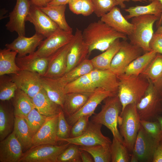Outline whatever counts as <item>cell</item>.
Returning <instances> with one entry per match:
<instances>
[{"mask_svg": "<svg viewBox=\"0 0 162 162\" xmlns=\"http://www.w3.org/2000/svg\"><path fill=\"white\" fill-rule=\"evenodd\" d=\"M42 88L50 99L62 109L66 93L64 88L56 79L41 76Z\"/></svg>", "mask_w": 162, "mask_h": 162, "instance_id": "d4e9b609", "label": "cell"}, {"mask_svg": "<svg viewBox=\"0 0 162 162\" xmlns=\"http://www.w3.org/2000/svg\"><path fill=\"white\" fill-rule=\"evenodd\" d=\"M102 126L101 124L89 121L86 130L81 135L76 137L62 139L61 141L79 146L100 145L110 146L112 142L109 137L102 134L101 130Z\"/></svg>", "mask_w": 162, "mask_h": 162, "instance_id": "30bf717a", "label": "cell"}, {"mask_svg": "<svg viewBox=\"0 0 162 162\" xmlns=\"http://www.w3.org/2000/svg\"><path fill=\"white\" fill-rule=\"evenodd\" d=\"M32 5L39 8L46 6L48 3V0H30Z\"/></svg>", "mask_w": 162, "mask_h": 162, "instance_id": "f5cc1de1", "label": "cell"}, {"mask_svg": "<svg viewBox=\"0 0 162 162\" xmlns=\"http://www.w3.org/2000/svg\"><path fill=\"white\" fill-rule=\"evenodd\" d=\"M0 76V100L4 101L13 98L18 88L16 84L10 78Z\"/></svg>", "mask_w": 162, "mask_h": 162, "instance_id": "60d3db41", "label": "cell"}, {"mask_svg": "<svg viewBox=\"0 0 162 162\" xmlns=\"http://www.w3.org/2000/svg\"><path fill=\"white\" fill-rule=\"evenodd\" d=\"M80 155L82 162H94L92 156L87 151L80 149Z\"/></svg>", "mask_w": 162, "mask_h": 162, "instance_id": "816d5d0a", "label": "cell"}, {"mask_svg": "<svg viewBox=\"0 0 162 162\" xmlns=\"http://www.w3.org/2000/svg\"><path fill=\"white\" fill-rule=\"evenodd\" d=\"M160 35H161L162 36V34H160Z\"/></svg>", "mask_w": 162, "mask_h": 162, "instance_id": "03108f58", "label": "cell"}, {"mask_svg": "<svg viewBox=\"0 0 162 162\" xmlns=\"http://www.w3.org/2000/svg\"><path fill=\"white\" fill-rule=\"evenodd\" d=\"M110 149L111 162H130V156L127 148L124 144L114 137Z\"/></svg>", "mask_w": 162, "mask_h": 162, "instance_id": "f35d334b", "label": "cell"}, {"mask_svg": "<svg viewBox=\"0 0 162 162\" xmlns=\"http://www.w3.org/2000/svg\"><path fill=\"white\" fill-rule=\"evenodd\" d=\"M104 100L100 111L94 114L91 121L105 126L111 131L114 138L124 144L118 128V118L122 109L118 95L117 94L108 97Z\"/></svg>", "mask_w": 162, "mask_h": 162, "instance_id": "3957f363", "label": "cell"}, {"mask_svg": "<svg viewBox=\"0 0 162 162\" xmlns=\"http://www.w3.org/2000/svg\"><path fill=\"white\" fill-rule=\"evenodd\" d=\"M159 142L148 134L141 125L132 153L136 156L139 162H152L154 153Z\"/></svg>", "mask_w": 162, "mask_h": 162, "instance_id": "8fae6325", "label": "cell"}, {"mask_svg": "<svg viewBox=\"0 0 162 162\" xmlns=\"http://www.w3.org/2000/svg\"><path fill=\"white\" fill-rule=\"evenodd\" d=\"M148 0L149 2H152L154 0Z\"/></svg>", "mask_w": 162, "mask_h": 162, "instance_id": "be15d7a7", "label": "cell"}, {"mask_svg": "<svg viewBox=\"0 0 162 162\" xmlns=\"http://www.w3.org/2000/svg\"><path fill=\"white\" fill-rule=\"evenodd\" d=\"M82 32L76 28L73 42L67 55L65 73L81 64L88 55V46L82 38Z\"/></svg>", "mask_w": 162, "mask_h": 162, "instance_id": "9a60e30c", "label": "cell"}, {"mask_svg": "<svg viewBox=\"0 0 162 162\" xmlns=\"http://www.w3.org/2000/svg\"><path fill=\"white\" fill-rule=\"evenodd\" d=\"M153 84L162 98V76L156 82Z\"/></svg>", "mask_w": 162, "mask_h": 162, "instance_id": "11a10c76", "label": "cell"}, {"mask_svg": "<svg viewBox=\"0 0 162 162\" xmlns=\"http://www.w3.org/2000/svg\"><path fill=\"white\" fill-rule=\"evenodd\" d=\"M17 53L7 48L0 50V76L14 74L21 70L16 62Z\"/></svg>", "mask_w": 162, "mask_h": 162, "instance_id": "f546056e", "label": "cell"}, {"mask_svg": "<svg viewBox=\"0 0 162 162\" xmlns=\"http://www.w3.org/2000/svg\"><path fill=\"white\" fill-rule=\"evenodd\" d=\"M44 38L36 33L30 37L18 36L12 42L6 44L5 46L6 48L16 52L17 56L22 57L33 53Z\"/></svg>", "mask_w": 162, "mask_h": 162, "instance_id": "44dd1931", "label": "cell"}, {"mask_svg": "<svg viewBox=\"0 0 162 162\" xmlns=\"http://www.w3.org/2000/svg\"><path fill=\"white\" fill-rule=\"evenodd\" d=\"M71 0H53L49 2L52 5H66Z\"/></svg>", "mask_w": 162, "mask_h": 162, "instance_id": "db71d44e", "label": "cell"}, {"mask_svg": "<svg viewBox=\"0 0 162 162\" xmlns=\"http://www.w3.org/2000/svg\"><path fill=\"white\" fill-rule=\"evenodd\" d=\"M26 21L32 23L36 33L42 35L45 38L60 28L40 8L32 5Z\"/></svg>", "mask_w": 162, "mask_h": 162, "instance_id": "4fadbf2b", "label": "cell"}, {"mask_svg": "<svg viewBox=\"0 0 162 162\" xmlns=\"http://www.w3.org/2000/svg\"><path fill=\"white\" fill-rule=\"evenodd\" d=\"M151 50L162 54V36L154 33L150 43Z\"/></svg>", "mask_w": 162, "mask_h": 162, "instance_id": "7dc6e473", "label": "cell"}, {"mask_svg": "<svg viewBox=\"0 0 162 162\" xmlns=\"http://www.w3.org/2000/svg\"><path fill=\"white\" fill-rule=\"evenodd\" d=\"M66 5H52L48 3L45 7L40 8L60 28L67 31L72 32L68 24L65 16Z\"/></svg>", "mask_w": 162, "mask_h": 162, "instance_id": "4dcf8cb0", "label": "cell"}, {"mask_svg": "<svg viewBox=\"0 0 162 162\" xmlns=\"http://www.w3.org/2000/svg\"><path fill=\"white\" fill-rule=\"evenodd\" d=\"M141 126L145 131L153 138L159 141L162 139V132L158 122L141 120Z\"/></svg>", "mask_w": 162, "mask_h": 162, "instance_id": "f6af8a7d", "label": "cell"}, {"mask_svg": "<svg viewBox=\"0 0 162 162\" xmlns=\"http://www.w3.org/2000/svg\"><path fill=\"white\" fill-rule=\"evenodd\" d=\"M88 74L66 85L65 93L78 92L91 94L96 91L97 89L92 84Z\"/></svg>", "mask_w": 162, "mask_h": 162, "instance_id": "e575fe53", "label": "cell"}, {"mask_svg": "<svg viewBox=\"0 0 162 162\" xmlns=\"http://www.w3.org/2000/svg\"><path fill=\"white\" fill-rule=\"evenodd\" d=\"M79 147L80 149L88 152L93 157L94 162H111L110 146L99 145Z\"/></svg>", "mask_w": 162, "mask_h": 162, "instance_id": "74e56055", "label": "cell"}, {"mask_svg": "<svg viewBox=\"0 0 162 162\" xmlns=\"http://www.w3.org/2000/svg\"><path fill=\"white\" fill-rule=\"evenodd\" d=\"M152 162H162V139L159 141L156 148Z\"/></svg>", "mask_w": 162, "mask_h": 162, "instance_id": "f907efd6", "label": "cell"}, {"mask_svg": "<svg viewBox=\"0 0 162 162\" xmlns=\"http://www.w3.org/2000/svg\"><path fill=\"white\" fill-rule=\"evenodd\" d=\"M58 162H81L79 146L70 144L58 157Z\"/></svg>", "mask_w": 162, "mask_h": 162, "instance_id": "b9f144b4", "label": "cell"}, {"mask_svg": "<svg viewBox=\"0 0 162 162\" xmlns=\"http://www.w3.org/2000/svg\"><path fill=\"white\" fill-rule=\"evenodd\" d=\"M89 115L85 116L79 118L72 125L70 138H74L81 135L86 130L88 125Z\"/></svg>", "mask_w": 162, "mask_h": 162, "instance_id": "bcb514c9", "label": "cell"}, {"mask_svg": "<svg viewBox=\"0 0 162 162\" xmlns=\"http://www.w3.org/2000/svg\"><path fill=\"white\" fill-rule=\"evenodd\" d=\"M130 162H138V160L136 157L132 153L130 156Z\"/></svg>", "mask_w": 162, "mask_h": 162, "instance_id": "6f0895ef", "label": "cell"}, {"mask_svg": "<svg viewBox=\"0 0 162 162\" xmlns=\"http://www.w3.org/2000/svg\"><path fill=\"white\" fill-rule=\"evenodd\" d=\"M161 103L162 106V98H161Z\"/></svg>", "mask_w": 162, "mask_h": 162, "instance_id": "e7e4bbea", "label": "cell"}, {"mask_svg": "<svg viewBox=\"0 0 162 162\" xmlns=\"http://www.w3.org/2000/svg\"><path fill=\"white\" fill-rule=\"evenodd\" d=\"M49 59V57H33L28 55L17 56L16 62L21 70L36 72L42 76L46 71Z\"/></svg>", "mask_w": 162, "mask_h": 162, "instance_id": "603a6c76", "label": "cell"}, {"mask_svg": "<svg viewBox=\"0 0 162 162\" xmlns=\"http://www.w3.org/2000/svg\"><path fill=\"white\" fill-rule=\"evenodd\" d=\"M162 4V0H158ZM162 23V13L159 20L157 21V27L160 26Z\"/></svg>", "mask_w": 162, "mask_h": 162, "instance_id": "91938a15", "label": "cell"}, {"mask_svg": "<svg viewBox=\"0 0 162 162\" xmlns=\"http://www.w3.org/2000/svg\"><path fill=\"white\" fill-rule=\"evenodd\" d=\"M154 34H162V23L160 26L158 27L157 30Z\"/></svg>", "mask_w": 162, "mask_h": 162, "instance_id": "680465c9", "label": "cell"}, {"mask_svg": "<svg viewBox=\"0 0 162 162\" xmlns=\"http://www.w3.org/2000/svg\"><path fill=\"white\" fill-rule=\"evenodd\" d=\"M47 117L40 114L34 108L24 118L32 137L42 126Z\"/></svg>", "mask_w": 162, "mask_h": 162, "instance_id": "ab89813d", "label": "cell"}, {"mask_svg": "<svg viewBox=\"0 0 162 162\" xmlns=\"http://www.w3.org/2000/svg\"><path fill=\"white\" fill-rule=\"evenodd\" d=\"M13 113L3 104L0 105V141L11 133L14 128L15 118Z\"/></svg>", "mask_w": 162, "mask_h": 162, "instance_id": "d590c367", "label": "cell"}, {"mask_svg": "<svg viewBox=\"0 0 162 162\" xmlns=\"http://www.w3.org/2000/svg\"><path fill=\"white\" fill-rule=\"evenodd\" d=\"M74 35L72 32L67 31L60 28L42 40L31 57L48 58L58 50L69 43Z\"/></svg>", "mask_w": 162, "mask_h": 162, "instance_id": "52a82bcc", "label": "cell"}, {"mask_svg": "<svg viewBox=\"0 0 162 162\" xmlns=\"http://www.w3.org/2000/svg\"><path fill=\"white\" fill-rule=\"evenodd\" d=\"M118 3V5L122 9H124L126 8V5L124 3L125 2H129L132 1L134 2H147V0H116Z\"/></svg>", "mask_w": 162, "mask_h": 162, "instance_id": "9f6ffc18", "label": "cell"}, {"mask_svg": "<svg viewBox=\"0 0 162 162\" xmlns=\"http://www.w3.org/2000/svg\"><path fill=\"white\" fill-rule=\"evenodd\" d=\"M91 94L78 92L66 93L62 109L67 117L74 114L80 110Z\"/></svg>", "mask_w": 162, "mask_h": 162, "instance_id": "4316f807", "label": "cell"}, {"mask_svg": "<svg viewBox=\"0 0 162 162\" xmlns=\"http://www.w3.org/2000/svg\"><path fill=\"white\" fill-rule=\"evenodd\" d=\"M100 20L116 31L128 36L132 33L133 24L128 21L116 6L100 17Z\"/></svg>", "mask_w": 162, "mask_h": 162, "instance_id": "7402d4cb", "label": "cell"}, {"mask_svg": "<svg viewBox=\"0 0 162 162\" xmlns=\"http://www.w3.org/2000/svg\"><path fill=\"white\" fill-rule=\"evenodd\" d=\"M30 0H16L12 11L9 13V21L5 25L7 29L16 32L19 36H25V22L31 8Z\"/></svg>", "mask_w": 162, "mask_h": 162, "instance_id": "7c38bea8", "label": "cell"}, {"mask_svg": "<svg viewBox=\"0 0 162 162\" xmlns=\"http://www.w3.org/2000/svg\"><path fill=\"white\" fill-rule=\"evenodd\" d=\"M157 120L160 124L162 132V116H158L157 118Z\"/></svg>", "mask_w": 162, "mask_h": 162, "instance_id": "94428289", "label": "cell"}, {"mask_svg": "<svg viewBox=\"0 0 162 162\" xmlns=\"http://www.w3.org/2000/svg\"><path fill=\"white\" fill-rule=\"evenodd\" d=\"M82 38L89 48V55L94 50L104 52L117 39H127L100 20L90 23L82 32Z\"/></svg>", "mask_w": 162, "mask_h": 162, "instance_id": "6da1fadb", "label": "cell"}, {"mask_svg": "<svg viewBox=\"0 0 162 162\" xmlns=\"http://www.w3.org/2000/svg\"><path fill=\"white\" fill-rule=\"evenodd\" d=\"M120 39H116L102 53L91 59L94 69H110L111 62L120 48L121 41Z\"/></svg>", "mask_w": 162, "mask_h": 162, "instance_id": "484cf974", "label": "cell"}, {"mask_svg": "<svg viewBox=\"0 0 162 162\" xmlns=\"http://www.w3.org/2000/svg\"><path fill=\"white\" fill-rule=\"evenodd\" d=\"M74 38L69 43L49 57L47 67L45 74L42 76L56 79L61 77L65 74L67 67V54Z\"/></svg>", "mask_w": 162, "mask_h": 162, "instance_id": "2e32d148", "label": "cell"}, {"mask_svg": "<svg viewBox=\"0 0 162 162\" xmlns=\"http://www.w3.org/2000/svg\"><path fill=\"white\" fill-rule=\"evenodd\" d=\"M157 53L154 50L145 53L133 61L126 68L124 73L125 75H138L145 70Z\"/></svg>", "mask_w": 162, "mask_h": 162, "instance_id": "836d02e7", "label": "cell"}, {"mask_svg": "<svg viewBox=\"0 0 162 162\" xmlns=\"http://www.w3.org/2000/svg\"><path fill=\"white\" fill-rule=\"evenodd\" d=\"M88 74L96 89L102 88L116 94H118L119 80L117 75L110 69H94Z\"/></svg>", "mask_w": 162, "mask_h": 162, "instance_id": "d6986e66", "label": "cell"}, {"mask_svg": "<svg viewBox=\"0 0 162 162\" xmlns=\"http://www.w3.org/2000/svg\"><path fill=\"white\" fill-rule=\"evenodd\" d=\"M140 120L136 104L127 105L119 116L118 125L119 131L129 152H132L133 150L141 126Z\"/></svg>", "mask_w": 162, "mask_h": 162, "instance_id": "5b68a950", "label": "cell"}, {"mask_svg": "<svg viewBox=\"0 0 162 162\" xmlns=\"http://www.w3.org/2000/svg\"><path fill=\"white\" fill-rule=\"evenodd\" d=\"M58 114L48 117L47 119L32 137V146L43 144L57 145L58 140L57 135Z\"/></svg>", "mask_w": 162, "mask_h": 162, "instance_id": "ac0fdd59", "label": "cell"}, {"mask_svg": "<svg viewBox=\"0 0 162 162\" xmlns=\"http://www.w3.org/2000/svg\"><path fill=\"white\" fill-rule=\"evenodd\" d=\"M82 9L81 14L88 16L92 14L94 11V5L92 0H82Z\"/></svg>", "mask_w": 162, "mask_h": 162, "instance_id": "c3c4849f", "label": "cell"}, {"mask_svg": "<svg viewBox=\"0 0 162 162\" xmlns=\"http://www.w3.org/2000/svg\"><path fill=\"white\" fill-rule=\"evenodd\" d=\"M92 0L94 7V13L98 17H101L118 5L116 0Z\"/></svg>", "mask_w": 162, "mask_h": 162, "instance_id": "ee69618b", "label": "cell"}, {"mask_svg": "<svg viewBox=\"0 0 162 162\" xmlns=\"http://www.w3.org/2000/svg\"><path fill=\"white\" fill-rule=\"evenodd\" d=\"M22 146L14 130L0 142V162H19L23 154Z\"/></svg>", "mask_w": 162, "mask_h": 162, "instance_id": "ffe728a7", "label": "cell"}, {"mask_svg": "<svg viewBox=\"0 0 162 162\" xmlns=\"http://www.w3.org/2000/svg\"><path fill=\"white\" fill-rule=\"evenodd\" d=\"M68 4L70 10L73 13L77 15L81 14L82 9V0H71Z\"/></svg>", "mask_w": 162, "mask_h": 162, "instance_id": "681fc988", "label": "cell"}, {"mask_svg": "<svg viewBox=\"0 0 162 162\" xmlns=\"http://www.w3.org/2000/svg\"><path fill=\"white\" fill-rule=\"evenodd\" d=\"M141 74L153 83L156 82L162 76V54L157 53Z\"/></svg>", "mask_w": 162, "mask_h": 162, "instance_id": "8d00e7d4", "label": "cell"}, {"mask_svg": "<svg viewBox=\"0 0 162 162\" xmlns=\"http://www.w3.org/2000/svg\"><path fill=\"white\" fill-rule=\"evenodd\" d=\"M144 52L140 47L126 40L121 41L120 48L111 62L110 70L117 76L124 74L129 64Z\"/></svg>", "mask_w": 162, "mask_h": 162, "instance_id": "9c48e42d", "label": "cell"}, {"mask_svg": "<svg viewBox=\"0 0 162 162\" xmlns=\"http://www.w3.org/2000/svg\"><path fill=\"white\" fill-rule=\"evenodd\" d=\"M11 78L18 88L24 91L31 98L42 88L41 76L36 72L21 70L16 74H12Z\"/></svg>", "mask_w": 162, "mask_h": 162, "instance_id": "5bb4252c", "label": "cell"}, {"mask_svg": "<svg viewBox=\"0 0 162 162\" xmlns=\"http://www.w3.org/2000/svg\"><path fill=\"white\" fill-rule=\"evenodd\" d=\"M72 126L67 122L64 112L61 108L58 114L57 128V135L59 141L70 138Z\"/></svg>", "mask_w": 162, "mask_h": 162, "instance_id": "7bdbcfd3", "label": "cell"}, {"mask_svg": "<svg viewBox=\"0 0 162 162\" xmlns=\"http://www.w3.org/2000/svg\"><path fill=\"white\" fill-rule=\"evenodd\" d=\"M70 144H46L32 147L23 153L19 162H58L59 156Z\"/></svg>", "mask_w": 162, "mask_h": 162, "instance_id": "ba28073f", "label": "cell"}, {"mask_svg": "<svg viewBox=\"0 0 162 162\" xmlns=\"http://www.w3.org/2000/svg\"><path fill=\"white\" fill-rule=\"evenodd\" d=\"M31 98L35 108L47 117L58 114L61 108L50 99L43 88Z\"/></svg>", "mask_w": 162, "mask_h": 162, "instance_id": "cb8c5ba5", "label": "cell"}, {"mask_svg": "<svg viewBox=\"0 0 162 162\" xmlns=\"http://www.w3.org/2000/svg\"><path fill=\"white\" fill-rule=\"evenodd\" d=\"M111 92L102 88H98L89 96L83 106L77 112L67 117L66 120L69 124L72 126L82 116L94 114V111L98 106L108 97L114 95Z\"/></svg>", "mask_w": 162, "mask_h": 162, "instance_id": "e0dca14e", "label": "cell"}, {"mask_svg": "<svg viewBox=\"0 0 162 162\" xmlns=\"http://www.w3.org/2000/svg\"><path fill=\"white\" fill-rule=\"evenodd\" d=\"M119 80L118 94L122 111L128 105L136 104L144 95L149 80L142 74L127 76L123 74L117 76Z\"/></svg>", "mask_w": 162, "mask_h": 162, "instance_id": "7a4b0ae2", "label": "cell"}, {"mask_svg": "<svg viewBox=\"0 0 162 162\" xmlns=\"http://www.w3.org/2000/svg\"><path fill=\"white\" fill-rule=\"evenodd\" d=\"M13 98L15 116L24 118L35 108L32 98L25 92L18 88Z\"/></svg>", "mask_w": 162, "mask_h": 162, "instance_id": "f1b7e54d", "label": "cell"}, {"mask_svg": "<svg viewBox=\"0 0 162 162\" xmlns=\"http://www.w3.org/2000/svg\"><path fill=\"white\" fill-rule=\"evenodd\" d=\"M160 18L153 15H145L131 18L134 28L128 37L130 43L142 49L145 52L151 51L150 43L154 35L153 26Z\"/></svg>", "mask_w": 162, "mask_h": 162, "instance_id": "277c9868", "label": "cell"}, {"mask_svg": "<svg viewBox=\"0 0 162 162\" xmlns=\"http://www.w3.org/2000/svg\"><path fill=\"white\" fill-rule=\"evenodd\" d=\"M124 10L128 13L124 17L127 20L142 15H153L160 18L162 13V4L158 0H154L145 6L130 7Z\"/></svg>", "mask_w": 162, "mask_h": 162, "instance_id": "1f68e13d", "label": "cell"}, {"mask_svg": "<svg viewBox=\"0 0 162 162\" xmlns=\"http://www.w3.org/2000/svg\"><path fill=\"white\" fill-rule=\"evenodd\" d=\"M53 0H48V3L49 2L52 1Z\"/></svg>", "mask_w": 162, "mask_h": 162, "instance_id": "6125c7cd", "label": "cell"}, {"mask_svg": "<svg viewBox=\"0 0 162 162\" xmlns=\"http://www.w3.org/2000/svg\"><path fill=\"white\" fill-rule=\"evenodd\" d=\"M149 80L148 86L136 104V108L141 120L152 121L162 113V97L154 84Z\"/></svg>", "mask_w": 162, "mask_h": 162, "instance_id": "8992f818", "label": "cell"}, {"mask_svg": "<svg viewBox=\"0 0 162 162\" xmlns=\"http://www.w3.org/2000/svg\"><path fill=\"white\" fill-rule=\"evenodd\" d=\"M15 117L13 130L22 146L23 151H26L32 146V137L24 118L16 116Z\"/></svg>", "mask_w": 162, "mask_h": 162, "instance_id": "d6a6232c", "label": "cell"}, {"mask_svg": "<svg viewBox=\"0 0 162 162\" xmlns=\"http://www.w3.org/2000/svg\"><path fill=\"white\" fill-rule=\"evenodd\" d=\"M94 69L91 59L86 58L62 76L56 79L61 86L64 88L67 84L89 73Z\"/></svg>", "mask_w": 162, "mask_h": 162, "instance_id": "83f0119b", "label": "cell"}]
</instances>
